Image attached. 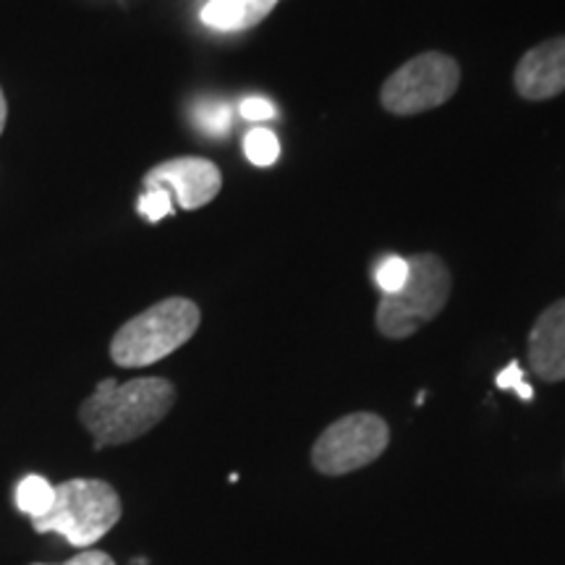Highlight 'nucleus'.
I'll return each instance as SVG.
<instances>
[{"label": "nucleus", "instance_id": "1", "mask_svg": "<svg viewBox=\"0 0 565 565\" xmlns=\"http://www.w3.org/2000/svg\"><path fill=\"white\" fill-rule=\"evenodd\" d=\"M175 404L173 383L162 377H137L118 385L103 380L84 401L79 419L95 437V448L124 445L147 435Z\"/></svg>", "mask_w": 565, "mask_h": 565}, {"label": "nucleus", "instance_id": "2", "mask_svg": "<svg viewBox=\"0 0 565 565\" xmlns=\"http://www.w3.org/2000/svg\"><path fill=\"white\" fill-rule=\"evenodd\" d=\"M200 322V307L181 296L152 303L113 335L110 359L126 370L150 366L192 341Z\"/></svg>", "mask_w": 565, "mask_h": 565}, {"label": "nucleus", "instance_id": "3", "mask_svg": "<svg viewBox=\"0 0 565 565\" xmlns=\"http://www.w3.org/2000/svg\"><path fill=\"white\" fill-rule=\"evenodd\" d=\"M121 498L103 479H68L55 487L53 508L32 521L34 532L61 534L68 545L89 550L121 519Z\"/></svg>", "mask_w": 565, "mask_h": 565}, {"label": "nucleus", "instance_id": "4", "mask_svg": "<svg viewBox=\"0 0 565 565\" xmlns=\"http://www.w3.org/2000/svg\"><path fill=\"white\" fill-rule=\"evenodd\" d=\"M450 270L437 254L408 257V280L398 294L383 296L377 303V330L391 341L412 338L422 324L433 322L450 299Z\"/></svg>", "mask_w": 565, "mask_h": 565}, {"label": "nucleus", "instance_id": "5", "mask_svg": "<svg viewBox=\"0 0 565 565\" xmlns=\"http://www.w3.org/2000/svg\"><path fill=\"white\" fill-rule=\"evenodd\" d=\"M461 84V66L445 53H419L387 76L380 89V103L393 116H416V113L440 108L456 95Z\"/></svg>", "mask_w": 565, "mask_h": 565}, {"label": "nucleus", "instance_id": "6", "mask_svg": "<svg viewBox=\"0 0 565 565\" xmlns=\"http://www.w3.org/2000/svg\"><path fill=\"white\" fill-rule=\"evenodd\" d=\"M391 429L383 416L356 412L330 424L317 437L312 448V466L324 477H343L364 469L385 454Z\"/></svg>", "mask_w": 565, "mask_h": 565}, {"label": "nucleus", "instance_id": "7", "mask_svg": "<svg viewBox=\"0 0 565 565\" xmlns=\"http://www.w3.org/2000/svg\"><path fill=\"white\" fill-rule=\"evenodd\" d=\"M223 173L207 158H173L145 175V189H168L183 210H200L221 194Z\"/></svg>", "mask_w": 565, "mask_h": 565}, {"label": "nucleus", "instance_id": "8", "mask_svg": "<svg viewBox=\"0 0 565 565\" xmlns=\"http://www.w3.org/2000/svg\"><path fill=\"white\" fill-rule=\"evenodd\" d=\"M515 89L524 100H550L565 92V38L540 42L524 53L513 74Z\"/></svg>", "mask_w": 565, "mask_h": 565}, {"label": "nucleus", "instance_id": "9", "mask_svg": "<svg viewBox=\"0 0 565 565\" xmlns=\"http://www.w3.org/2000/svg\"><path fill=\"white\" fill-rule=\"evenodd\" d=\"M529 366L545 383L565 380V299L536 317L529 333Z\"/></svg>", "mask_w": 565, "mask_h": 565}, {"label": "nucleus", "instance_id": "10", "mask_svg": "<svg viewBox=\"0 0 565 565\" xmlns=\"http://www.w3.org/2000/svg\"><path fill=\"white\" fill-rule=\"evenodd\" d=\"M278 0H207L202 21L215 32H244L263 24Z\"/></svg>", "mask_w": 565, "mask_h": 565}, {"label": "nucleus", "instance_id": "11", "mask_svg": "<svg viewBox=\"0 0 565 565\" xmlns=\"http://www.w3.org/2000/svg\"><path fill=\"white\" fill-rule=\"evenodd\" d=\"M55 500V487L47 482L45 477L30 475L24 477L17 487V508L21 513H26L30 519H40L53 508Z\"/></svg>", "mask_w": 565, "mask_h": 565}, {"label": "nucleus", "instance_id": "12", "mask_svg": "<svg viewBox=\"0 0 565 565\" xmlns=\"http://www.w3.org/2000/svg\"><path fill=\"white\" fill-rule=\"evenodd\" d=\"M192 118L210 137H225L233 126V105L225 100H200L194 105Z\"/></svg>", "mask_w": 565, "mask_h": 565}, {"label": "nucleus", "instance_id": "13", "mask_svg": "<svg viewBox=\"0 0 565 565\" xmlns=\"http://www.w3.org/2000/svg\"><path fill=\"white\" fill-rule=\"evenodd\" d=\"M244 152H246V158H249V162H254V166L267 168L280 158V141L270 129L257 126V129H252L244 137Z\"/></svg>", "mask_w": 565, "mask_h": 565}, {"label": "nucleus", "instance_id": "14", "mask_svg": "<svg viewBox=\"0 0 565 565\" xmlns=\"http://www.w3.org/2000/svg\"><path fill=\"white\" fill-rule=\"evenodd\" d=\"M377 288L383 296L398 294L408 280V259L406 257H387L380 263L377 273H374Z\"/></svg>", "mask_w": 565, "mask_h": 565}, {"label": "nucleus", "instance_id": "15", "mask_svg": "<svg viewBox=\"0 0 565 565\" xmlns=\"http://www.w3.org/2000/svg\"><path fill=\"white\" fill-rule=\"evenodd\" d=\"M139 212L150 223L162 221V217L173 212L171 192H168V189H147V192L139 196Z\"/></svg>", "mask_w": 565, "mask_h": 565}, {"label": "nucleus", "instance_id": "16", "mask_svg": "<svg viewBox=\"0 0 565 565\" xmlns=\"http://www.w3.org/2000/svg\"><path fill=\"white\" fill-rule=\"evenodd\" d=\"M498 387H503V391H515L519 393V398H524V401L534 398L532 385L524 383V372H521L519 362H511L503 372L498 374Z\"/></svg>", "mask_w": 565, "mask_h": 565}, {"label": "nucleus", "instance_id": "17", "mask_svg": "<svg viewBox=\"0 0 565 565\" xmlns=\"http://www.w3.org/2000/svg\"><path fill=\"white\" fill-rule=\"evenodd\" d=\"M238 113H242L244 121H270L275 118L278 108L267 100V97H246V100L238 105Z\"/></svg>", "mask_w": 565, "mask_h": 565}, {"label": "nucleus", "instance_id": "18", "mask_svg": "<svg viewBox=\"0 0 565 565\" xmlns=\"http://www.w3.org/2000/svg\"><path fill=\"white\" fill-rule=\"evenodd\" d=\"M40 565H42V563H40ZM63 565H116V563H113L110 555L100 553V550H84L82 555L71 557V561L63 563Z\"/></svg>", "mask_w": 565, "mask_h": 565}, {"label": "nucleus", "instance_id": "19", "mask_svg": "<svg viewBox=\"0 0 565 565\" xmlns=\"http://www.w3.org/2000/svg\"><path fill=\"white\" fill-rule=\"evenodd\" d=\"M6 118H9V105H6V95L0 89V134L6 129Z\"/></svg>", "mask_w": 565, "mask_h": 565}]
</instances>
